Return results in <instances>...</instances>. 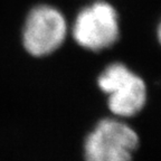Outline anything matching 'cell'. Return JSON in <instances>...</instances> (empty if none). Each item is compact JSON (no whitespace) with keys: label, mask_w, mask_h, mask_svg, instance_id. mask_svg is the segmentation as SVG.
Returning a JSON list of instances; mask_svg holds the SVG:
<instances>
[{"label":"cell","mask_w":161,"mask_h":161,"mask_svg":"<svg viewBox=\"0 0 161 161\" xmlns=\"http://www.w3.org/2000/svg\"><path fill=\"white\" fill-rule=\"evenodd\" d=\"M68 26L65 16L54 6L39 3L28 11L21 30V43L30 56L43 58L63 45Z\"/></svg>","instance_id":"1"},{"label":"cell","mask_w":161,"mask_h":161,"mask_svg":"<svg viewBox=\"0 0 161 161\" xmlns=\"http://www.w3.org/2000/svg\"><path fill=\"white\" fill-rule=\"evenodd\" d=\"M97 84L108 95V108L114 115L129 118L139 113L147 101L144 80L124 64L108 65L98 76Z\"/></svg>","instance_id":"2"},{"label":"cell","mask_w":161,"mask_h":161,"mask_svg":"<svg viewBox=\"0 0 161 161\" xmlns=\"http://www.w3.org/2000/svg\"><path fill=\"white\" fill-rule=\"evenodd\" d=\"M139 146L136 132L115 119H103L84 141L85 161H132Z\"/></svg>","instance_id":"3"},{"label":"cell","mask_w":161,"mask_h":161,"mask_svg":"<svg viewBox=\"0 0 161 161\" xmlns=\"http://www.w3.org/2000/svg\"><path fill=\"white\" fill-rule=\"evenodd\" d=\"M72 35L77 45L92 52L106 49L120 35L115 9L105 1H95L84 7L74 20Z\"/></svg>","instance_id":"4"},{"label":"cell","mask_w":161,"mask_h":161,"mask_svg":"<svg viewBox=\"0 0 161 161\" xmlns=\"http://www.w3.org/2000/svg\"><path fill=\"white\" fill-rule=\"evenodd\" d=\"M157 36H158V39L161 44V23L159 24V27H158V31H157Z\"/></svg>","instance_id":"5"}]
</instances>
